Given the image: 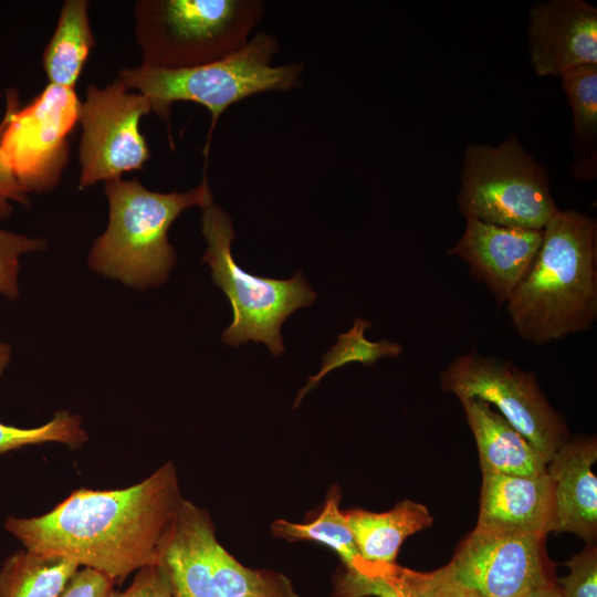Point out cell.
<instances>
[{
	"label": "cell",
	"instance_id": "cell-1",
	"mask_svg": "<svg viewBox=\"0 0 597 597\" xmlns=\"http://www.w3.org/2000/svg\"><path fill=\"white\" fill-rule=\"evenodd\" d=\"M181 499L168 461L132 486L81 488L40 516H8L4 528L30 552L70 559L116 582L157 563Z\"/></svg>",
	"mask_w": 597,
	"mask_h": 597
},
{
	"label": "cell",
	"instance_id": "cell-2",
	"mask_svg": "<svg viewBox=\"0 0 597 597\" xmlns=\"http://www.w3.org/2000/svg\"><path fill=\"white\" fill-rule=\"evenodd\" d=\"M516 333L541 346L588 329L597 318V224L557 210L540 249L506 301Z\"/></svg>",
	"mask_w": 597,
	"mask_h": 597
},
{
	"label": "cell",
	"instance_id": "cell-3",
	"mask_svg": "<svg viewBox=\"0 0 597 597\" xmlns=\"http://www.w3.org/2000/svg\"><path fill=\"white\" fill-rule=\"evenodd\" d=\"M109 205L106 231L96 239L90 266L136 287L165 282L176 261L168 230L186 209H201L212 200L206 175L196 188L163 193L145 188L137 179L105 181Z\"/></svg>",
	"mask_w": 597,
	"mask_h": 597
},
{
	"label": "cell",
	"instance_id": "cell-4",
	"mask_svg": "<svg viewBox=\"0 0 597 597\" xmlns=\"http://www.w3.org/2000/svg\"><path fill=\"white\" fill-rule=\"evenodd\" d=\"M280 51L275 36L259 32L238 51L218 61L187 69H161L142 64L123 69L118 78L128 88L146 96L164 121L170 118L174 102H193L211 114L205 154L221 114L249 96L287 91L298 85L303 66L298 63L273 65Z\"/></svg>",
	"mask_w": 597,
	"mask_h": 597
},
{
	"label": "cell",
	"instance_id": "cell-5",
	"mask_svg": "<svg viewBox=\"0 0 597 597\" xmlns=\"http://www.w3.org/2000/svg\"><path fill=\"white\" fill-rule=\"evenodd\" d=\"M265 12L261 0H143L135 4L143 64L187 69L241 49Z\"/></svg>",
	"mask_w": 597,
	"mask_h": 597
},
{
	"label": "cell",
	"instance_id": "cell-6",
	"mask_svg": "<svg viewBox=\"0 0 597 597\" xmlns=\"http://www.w3.org/2000/svg\"><path fill=\"white\" fill-rule=\"evenodd\" d=\"M156 565L171 597H301L286 575L241 564L217 540L210 514L184 498Z\"/></svg>",
	"mask_w": 597,
	"mask_h": 597
},
{
	"label": "cell",
	"instance_id": "cell-7",
	"mask_svg": "<svg viewBox=\"0 0 597 597\" xmlns=\"http://www.w3.org/2000/svg\"><path fill=\"white\" fill-rule=\"evenodd\" d=\"M201 231L207 241L202 262L211 268L213 282L224 292L233 310V321L222 341L231 346L253 341L263 343L275 356L284 353L281 327L301 307L311 305L317 294L300 271L287 280L248 273L233 259L235 238L230 216L213 201L202 208Z\"/></svg>",
	"mask_w": 597,
	"mask_h": 597
},
{
	"label": "cell",
	"instance_id": "cell-8",
	"mask_svg": "<svg viewBox=\"0 0 597 597\" xmlns=\"http://www.w3.org/2000/svg\"><path fill=\"white\" fill-rule=\"evenodd\" d=\"M458 203L465 218L523 229H544L558 210L546 166L516 136L498 146H467Z\"/></svg>",
	"mask_w": 597,
	"mask_h": 597
},
{
	"label": "cell",
	"instance_id": "cell-9",
	"mask_svg": "<svg viewBox=\"0 0 597 597\" xmlns=\"http://www.w3.org/2000/svg\"><path fill=\"white\" fill-rule=\"evenodd\" d=\"M543 538L475 527L447 565L426 573L396 565V572L417 597H520L549 582Z\"/></svg>",
	"mask_w": 597,
	"mask_h": 597
},
{
	"label": "cell",
	"instance_id": "cell-10",
	"mask_svg": "<svg viewBox=\"0 0 597 597\" xmlns=\"http://www.w3.org/2000/svg\"><path fill=\"white\" fill-rule=\"evenodd\" d=\"M82 104L72 87L49 83L19 107L15 90L7 92L0 149L25 192H45L60 181L67 164V137L81 118Z\"/></svg>",
	"mask_w": 597,
	"mask_h": 597
},
{
	"label": "cell",
	"instance_id": "cell-11",
	"mask_svg": "<svg viewBox=\"0 0 597 597\" xmlns=\"http://www.w3.org/2000/svg\"><path fill=\"white\" fill-rule=\"evenodd\" d=\"M441 387L461 398H478L525 437L549 462L566 442L567 428L531 371L512 360L478 350L457 356L440 374Z\"/></svg>",
	"mask_w": 597,
	"mask_h": 597
},
{
	"label": "cell",
	"instance_id": "cell-12",
	"mask_svg": "<svg viewBox=\"0 0 597 597\" xmlns=\"http://www.w3.org/2000/svg\"><path fill=\"white\" fill-rule=\"evenodd\" d=\"M150 111L149 100L140 93H129L119 78L103 90L87 87L80 118L81 188L121 179L124 172L144 166L150 151L139 132V122Z\"/></svg>",
	"mask_w": 597,
	"mask_h": 597
},
{
	"label": "cell",
	"instance_id": "cell-13",
	"mask_svg": "<svg viewBox=\"0 0 597 597\" xmlns=\"http://www.w3.org/2000/svg\"><path fill=\"white\" fill-rule=\"evenodd\" d=\"M531 63L541 76L597 64V9L583 0L538 1L530 11Z\"/></svg>",
	"mask_w": 597,
	"mask_h": 597
},
{
	"label": "cell",
	"instance_id": "cell-14",
	"mask_svg": "<svg viewBox=\"0 0 597 597\" xmlns=\"http://www.w3.org/2000/svg\"><path fill=\"white\" fill-rule=\"evenodd\" d=\"M461 239L448 254L461 258L495 300L506 303L535 258L543 229L510 228L465 218Z\"/></svg>",
	"mask_w": 597,
	"mask_h": 597
},
{
	"label": "cell",
	"instance_id": "cell-15",
	"mask_svg": "<svg viewBox=\"0 0 597 597\" xmlns=\"http://www.w3.org/2000/svg\"><path fill=\"white\" fill-rule=\"evenodd\" d=\"M478 528L544 537L553 527V484L536 476L482 472Z\"/></svg>",
	"mask_w": 597,
	"mask_h": 597
},
{
	"label": "cell",
	"instance_id": "cell-16",
	"mask_svg": "<svg viewBox=\"0 0 597 597\" xmlns=\"http://www.w3.org/2000/svg\"><path fill=\"white\" fill-rule=\"evenodd\" d=\"M597 459L596 441H566L548 462L553 484L552 532H568L585 540L597 528V479L591 471Z\"/></svg>",
	"mask_w": 597,
	"mask_h": 597
},
{
	"label": "cell",
	"instance_id": "cell-17",
	"mask_svg": "<svg viewBox=\"0 0 597 597\" xmlns=\"http://www.w3.org/2000/svg\"><path fill=\"white\" fill-rule=\"evenodd\" d=\"M474 436L482 472L536 476L546 473L548 462L488 402L459 399Z\"/></svg>",
	"mask_w": 597,
	"mask_h": 597
},
{
	"label": "cell",
	"instance_id": "cell-18",
	"mask_svg": "<svg viewBox=\"0 0 597 597\" xmlns=\"http://www.w3.org/2000/svg\"><path fill=\"white\" fill-rule=\"evenodd\" d=\"M343 512L359 555L370 564H396L401 543L433 521L423 504L410 500L380 513L360 509Z\"/></svg>",
	"mask_w": 597,
	"mask_h": 597
},
{
	"label": "cell",
	"instance_id": "cell-19",
	"mask_svg": "<svg viewBox=\"0 0 597 597\" xmlns=\"http://www.w3.org/2000/svg\"><path fill=\"white\" fill-rule=\"evenodd\" d=\"M87 8L88 1L85 0H67L62 7L56 29L42 55L51 84L75 86L94 46Z\"/></svg>",
	"mask_w": 597,
	"mask_h": 597
},
{
	"label": "cell",
	"instance_id": "cell-20",
	"mask_svg": "<svg viewBox=\"0 0 597 597\" xmlns=\"http://www.w3.org/2000/svg\"><path fill=\"white\" fill-rule=\"evenodd\" d=\"M80 568L66 558L20 549L1 565L0 597H60Z\"/></svg>",
	"mask_w": 597,
	"mask_h": 597
},
{
	"label": "cell",
	"instance_id": "cell-21",
	"mask_svg": "<svg viewBox=\"0 0 597 597\" xmlns=\"http://www.w3.org/2000/svg\"><path fill=\"white\" fill-rule=\"evenodd\" d=\"M562 86L573 114L575 176L596 177L597 64H586L561 75Z\"/></svg>",
	"mask_w": 597,
	"mask_h": 597
},
{
	"label": "cell",
	"instance_id": "cell-22",
	"mask_svg": "<svg viewBox=\"0 0 597 597\" xmlns=\"http://www.w3.org/2000/svg\"><path fill=\"white\" fill-rule=\"evenodd\" d=\"M341 490L335 484L327 492L325 505L321 514L310 523H293L276 520L271 525L275 537L290 542L313 541L333 549L342 559L345 568L362 573L367 562L358 553L353 533L347 524L344 512L339 509Z\"/></svg>",
	"mask_w": 597,
	"mask_h": 597
},
{
	"label": "cell",
	"instance_id": "cell-23",
	"mask_svg": "<svg viewBox=\"0 0 597 597\" xmlns=\"http://www.w3.org/2000/svg\"><path fill=\"white\" fill-rule=\"evenodd\" d=\"M370 326L369 321L356 318L346 333L338 335L337 342L323 355L320 371L310 376L306 385L298 391L293 408H296L303 397L317 387L321 379L329 371L349 363H360L370 367L383 357H395L402 352L399 343L387 339L378 342L367 339L365 331Z\"/></svg>",
	"mask_w": 597,
	"mask_h": 597
},
{
	"label": "cell",
	"instance_id": "cell-24",
	"mask_svg": "<svg viewBox=\"0 0 597 597\" xmlns=\"http://www.w3.org/2000/svg\"><path fill=\"white\" fill-rule=\"evenodd\" d=\"M87 439L81 418L69 411H57L49 422L34 428H19L0 421V453L46 442H59L77 449Z\"/></svg>",
	"mask_w": 597,
	"mask_h": 597
},
{
	"label": "cell",
	"instance_id": "cell-25",
	"mask_svg": "<svg viewBox=\"0 0 597 597\" xmlns=\"http://www.w3.org/2000/svg\"><path fill=\"white\" fill-rule=\"evenodd\" d=\"M417 597L400 579L396 564H369L363 574L345 570L336 577L332 597Z\"/></svg>",
	"mask_w": 597,
	"mask_h": 597
},
{
	"label": "cell",
	"instance_id": "cell-26",
	"mask_svg": "<svg viewBox=\"0 0 597 597\" xmlns=\"http://www.w3.org/2000/svg\"><path fill=\"white\" fill-rule=\"evenodd\" d=\"M45 247L41 239L29 238L0 229V293L10 300L19 294L18 271L22 254L40 251Z\"/></svg>",
	"mask_w": 597,
	"mask_h": 597
},
{
	"label": "cell",
	"instance_id": "cell-27",
	"mask_svg": "<svg viewBox=\"0 0 597 597\" xmlns=\"http://www.w3.org/2000/svg\"><path fill=\"white\" fill-rule=\"evenodd\" d=\"M569 574L559 579L564 597H597L596 548H587L567 563Z\"/></svg>",
	"mask_w": 597,
	"mask_h": 597
},
{
	"label": "cell",
	"instance_id": "cell-28",
	"mask_svg": "<svg viewBox=\"0 0 597 597\" xmlns=\"http://www.w3.org/2000/svg\"><path fill=\"white\" fill-rule=\"evenodd\" d=\"M111 597H171V594L163 572L154 564L137 570L129 586L113 590Z\"/></svg>",
	"mask_w": 597,
	"mask_h": 597
},
{
	"label": "cell",
	"instance_id": "cell-29",
	"mask_svg": "<svg viewBox=\"0 0 597 597\" xmlns=\"http://www.w3.org/2000/svg\"><path fill=\"white\" fill-rule=\"evenodd\" d=\"M111 577L92 568H80L60 597H111L114 590Z\"/></svg>",
	"mask_w": 597,
	"mask_h": 597
},
{
	"label": "cell",
	"instance_id": "cell-30",
	"mask_svg": "<svg viewBox=\"0 0 597 597\" xmlns=\"http://www.w3.org/2000/svg\"><path fill=\"white\" fill-rule=\"evenodd\" d=\"M3 129V122L0 123V137ZM10 201H15L29 206V197L25 190L19 185L13 174L6 165L0 149V219H7L12 213Z\"/></svg>",
	"mask_w": 597,
	"mask_h": 597
},
{
	"label": "cell",
	"instance_id": "cell-31",
	"mask_svg": "<svg viewBox=\"0 0 597 597\" xmlns=\"http://www.w3.org/2000/svg\"><path fill=\"white\" fill-rule=\"evenodd\" d=\"M520 597H564L559 586L551 580L542 586H538Z\"/></svg>",
	"mask_w": 597,
	"mask_h": 597
},
{
	"label": "cell",
	"instance_id": "cell-32",
	"mask_svg": "<svg viewBox=\"0 0 597 597\" xmlns=\"http://www.w3.org/2000/svg\"><path fill=\"white\" fill-rule=\"evenodd\" d=\"M11 356V348L8 344L0 343V377L2 376Z\"/></svg>",
	"mask_w": 597,
	"mask_h": 597
},
{
	"label": "cell",
	"instance_id": "cell-33",
	"mask_svg": "<svg viewBox=\"0 0 597 597\" xmlns=\"http://www.w3.org/2000/svg\"><path fill=\"white\" fill-rule=\"evenodd\" d=\"M457 597H482V596H478V595H463V596H457Z\"/></svg>",
	"mask_w": 597,
	"mask_h": 597
}]
</instances>
